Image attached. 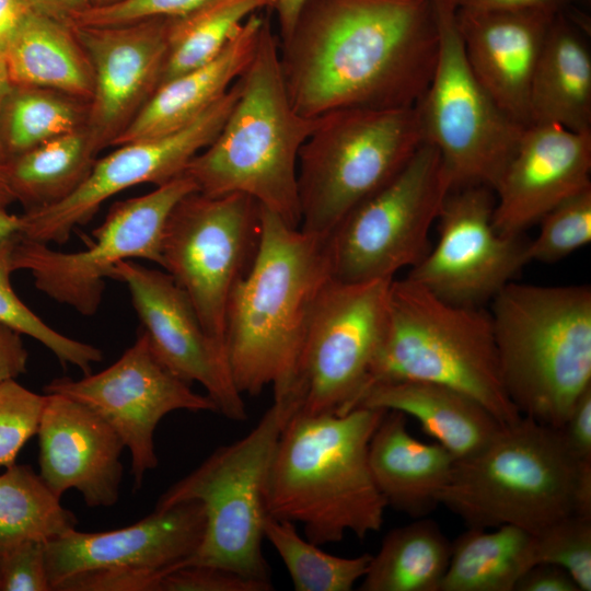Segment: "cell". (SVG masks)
<instances>
[{"mask_svg": "<svg viewBox=\"0 0 591 591\" xmlns=\"http://www.w3.org/2000/svg\"><path fill=\"white\" fill-rule=\"evenodd\" d=\"M439 53L432 0H306L279 48L293 108L415 106Z\"/></svg>", "mask_w": 591, "mask_h": 591, "instance_id": "1", "label": "cell"}, {"mask_svg": "<svg viewBox=\"0 0 591 591\" xmlns=\"http://www.w3.org/2000/svg\"><path fill=\"white\" fill-rule=\"evenodd\" d=\"M332 278L326 239L260 206L255 258L227 309L224 345L240 393L274 398L289 390L315 302Z\"/></svg>", "mask_w": 591, "mask_h": 591, "instance_id": "2", "label": "cell"}, {"mask_svg": "<svg viewBox=\"0 0 591 591\" xmlns=\"http://www.w3.org/2000/svg\"><path fill=\"white\" fill-rule=\"evenodd\" d=\"M385 409L296 412L278 440L266 479L267 514L303 526L306 540L334 544L380 531L387 507L369 464L370 440Z\"/></svg>", "mask_w": 591, "mask_h": 591, "instance_id": "3", "label": "cell"}, {"mask_svg": "<svg viewBox=\"0 0 591 591\" xmlns=\"http://www.w3.org/2000/svg\"><path fill=\"white\" fill-rule=\"evenodd\" d=\"M237 84V99L220 131L184 173L201 194L247 195L300 228L299 152L323 116L306 117L293 108L269 19Z\"/></svg>", "mask_w": 591, "mask_h": 591, "instance_id": "4", "label": "cell"}, {"mask_svg": "<svg viewBox=\"0 0 591 591\" xmlns=\"http://www.w3.org/2000/svg\"><path fill=\"white\" fill-rule=\"evenodd\" d=\"M505 389L522 416L560 428L591 387V288L506 285L489 312Z\"/></svg>", "mask_w": 591, "mask_h": 591, "instance_id": "5", "label": "cell"}, {"mask_svg": "<svg viewBox=\"0 0 591 591\" xmlns=\"http://www.w3.org/2000/svg\"><path fill=\"white\" fill-rule=\"evenodd\" d=\"M401 381L456 389L502 426L522 416L501 379L489 312L447 302L407 277L390 283L383 333L362 396Z\"/></svg>", "mask_w": 591, "mask_h": 591, "instance_id": "6", "label": "cell"}, {"mask_svg": "<svg viewBox=\"0 0 591 591\" xmlns=\"http://www.w3.org/2000/svg\"><path fill=\"white\" fill-rule=\"evenodd\" d=\"M589 471L591 461L572 455L559 428L521 416L479 451L455 460L438 500L468 528L513 525L536 534L576 513Z\"/></svg>", "mask_w": 591, "mask_h": 591, "instance_id": "7", "label": "cell"}, {"mask_svg": "<svg viewBox=\"0 0 591 591\" xmlns=\"http://www.w3.org/2000/svg\"><path fill=\"white\" fill-rule=\"evenodd\" d=\"M299 408L291 395L274 399L247 434L216 449L161 495L154 509L190 500L205 509L201 543L183 566L220 567L271 582L263 553L265 486L280 434Z\"/></svg>", "mask_w": 591, "mask_h": 591, "instance_id": "8", "label": "cell"}, {"mask_svg": "<svg viewBox=\"0 0 591 591\" xmlns=\"http://www.w3.org/2000/svg\"><path fill=\"white\" fill-rule=\"evenodd\" d=\"M417 106L345 108L323 115L299 152L300 229L327 237L425 142Z\"/></svg>", "mask_w": 591, "mask_h": 591, "instance_id": "9", "label": "cell"}, {"mask_svg": "<svg viewBox=\"0 0 591 591\" xmlns=\"http://www.w3.org/2000/svg\"><path fill=\"white\" fill-rule=\"evenodd\" d=\"M439 53L431 80L416 104L426 141L441 155L452 189L494 190L526 126L509 116L474 74L448 0H432Z\"/></svg>", "mask_w": 591, "mask_h": 591, "instance_id": "10", "label": "cell"}, {"mask_svg": "<svg viewBox=\"0 0 591 591\" xmlns=\"http://www.w3.org/2000/svg\"><path fill=\"white\" fill-rule=\"evenodd\" d=\"M452 189L437 148L426 141L385 186L352 209L326 237L332 277L392 280L430 250L429 232Z\"/></svg>", "mask_w": 591, "mask_h": 591, "instance_id": "11", "label": "cell"}, {"mask_svg": "<svg viewBox=\"0 0 591 591\" xmlns=\"http://www.w3.org/2000/svg\"><path fill=\"white\" fill-rule=\"evenodd\" d=\"M259 237L260 206L237 193L193 192L165 222L162 268L186 292L207 333L224 347L228 303L255 258Z\"/></svg>", "mask_w": 591, "mask_h": 591, "instance_id": "12", "label": "cell"}, {"mask_svg": "<svg viewBox=\"0 0 591 591\" xmlns=\"http://www.w3.org/2000/svg\"><path fill=\"white\" fill-rule=\"evenodd\" d=\"M185 173L148 194L115 202L94 241L79 252H59L19 234L13 270H27L35 287L55 301L91 316L102 302L105 279L121 260L141 258L163 266L162 235L174 206L196 192Z\"/></svg>", "mask_w": 591, "mask_h": 591, "instance_id": "13", "label": "cell"}, {"mask_svg": "<svg viewBox=\"0 0 591 591\" xmlns=\"http://www.w3.org/2000/svg\"><path fill=\"white\" fill-rule=\"evenodd\" d=\"M392 280L349 283L332 277L324 286L283 395L299 399L298 412L345 414L357 407L381 341Z\"/></svg>", "mask_w": 591, "mask_h": 591, "instance_id": "14", "label": "cell"}, {"mask_svg": "<svg viewBox=\"0 0 591 591\" xmlns=\"http://www.w3.org/2000/svg\"><path fill=\"white\" fill-rule=\"evenodd\" d=\"M44 392L84 404L114 429L131 454L134 491L141 488L146 473L158 465L154 431L165 415L181 409L218 413L208 395L194 392L189 383L157 359L142 329L108 368L80 380L54 379Z\"/></svg>", "mask_w": 591, "mask_h": 591, "instance_id": "15", "label": "cell"}, {"mask_svg": "<svg viewBox=\"0 0 591 591\" xmlns=\"http://www.w3.org/2000/svg\"><path fill=\"white\" fill-rule=\"evenodd\" d=\"M239 95L237 80L223 97L185 127L158 137L116 146L96 159L85 179L60 201L20 216L19 234L43 243L65 244L74 228L91 220L100 206L135 185H162L216 138Z\"/></svg>", "mask_w": 591, "mask_h": 591, "instance_id": "16", "label": "cell"}, {"mask_svg": "<svg viewBox=\"0 0 591 591\" xmlns=\"http://www.w3.org/2000/svg\"><path fill=\"white\" fill-rule=\"evenodd\" d=\"M494 208L488 186L451 189L437 218V243L406 277L452 304L491 301L528 264L526 243L497 232Z\"/></svg>", "mask_w": 591, "mask_h": 591, "instance_id": "17", "label": "cell"}, {"mask_svg": "<svg viewBox=\"0 0 591 591\" xmlns=\"http://www.w3.org/2000/svg\"><path fill=\"white\" fill-rule=\"evenodd\" d=\"M108 278L124 282L157 359L186 383L198 382L230 420L247 418L225 347L205 329L190 299L166 271L121 260Z\"/></svg>", "mask_w": 591, "mask_h": 591, "instance_id": "18", "label": "cell"}, {"mask_svg": "<svg viewBox=\"0 0 591 591\" xmlns=\"http://www.w3.org/2000/svg\"><path fill=\"white\" fill-rule=\"evenodd\" d=\"M72 26L93 69L85 127L101 152L113 146L159 86L167 55L169 18Z\"/></svg>", "mask_w": 591, "mask_h": 591, "instance_id": "19", "label": "cell"}, {"mask_svg": "<svg viewBox=\"0 0 591 591\" xmlns=\"http://www.w3.org/2000/svg\"><path fill=\"white\" fill-rule=\"evenodd\" d=\"M205 526L204 506L190 500L154 509L140 521L113 531L71 530L46 542L51 591L65 579L88 571H138L164 577L193 556Z\"/></svg>", "mask_w": 591, "mask_h": 591, "instance_id": "20", "label": "cell"}, {"mask_svg": "<svg viewBox=\"0 0 591 591\" xmlns=\"http://www.w3.org/2000/svg\"><path fill=\"white\" fill-rule=\"evenodd\" d=\"M590 173L591 134L530 124L494 187L495 229L521 235L557 205L591 188Z\"/></svg>", "mask_w": 591, "mask_h": 591, "instance_id": "21", "label": "cell"}, {"mask_svg": "<svg viewBox=\"0 0 591 591\" xmlns=\"http://www.w3.org/2000/svg\"><path fill=\"white\" fill-rule=\"evenodd\" d=\"M36 434L39 475L59 498L76 489L90 508L118 501L125 444L96 413L66 395L46 394Z\"/></svg>", "mask_w": 591, "mask_h": 591, "instance_id": "22", "label": "cell"}, {"mask_svg": "<svg viewBox=\"0 0 591 591\" xmlns=\"http://www.w3.org/2000/svg\"><path fill=\"white\" fill-rule=\"evenodd\" d=\"M556 13L543 10H456V24L474 74L514 120L530 125L533 74Z\"/></svg>", "mask_w": 591, "mask_h": 591, "instance_id": "23", "label": "cell"}, {"mask_svg": "<svg viewBox=\"0 0 591 591\" xmlns=\"http://www.w3.org/2000/svg\"><path fill=\"white\" fill-rule=\"evenodd\" d=\"M260 12L248 16L212 60L160 84L112 147L176 131L223 97L254 57L268 19Z\"/></svg>", "mask_w": 591, "mask_h": 591, "instance_id": "24", "label": "cell"}, {"mask_svg": "<svg viewBox=\"0 0 591 591\" xmlns=\"http://www.w3.org/2000/svg\"><path fill=\"white\" fill-rule=\"evenodd\" d=\"M455 459L439 443H426L407 429L406 415L386 410L369 444L373 479L387 507L415 519L439 505Z\"/></svg>", "mask_w": 591, "mask_h": 591, "instance_id": "25", "label": "cell"}, {"mask_svg": "<svg viewBox=\"0 0 591 591\" xmlns=\"http://www.w3.org/2000/svg\"><path fill=\"white\" fill-rule=\"evenodd\" d=\"M557 12L533 74L530 124L591 134V54L571 10Z\"/></svg>", "mask_w": 591, "mask_h": 591, "instance_id": "26", "label": "cell"}, {"mask_svg": "<svg viewBox=\"0 0 591 591\" xmlns=\"http://www.w3.org/2000/svg\"><path fill=\"white\" fill-rule=\"evenodd\" d=\"M359 406L397 410L414 417L422 430L455 460L479 451L502 426L473 397L451 386L428 381L373 386L362 396Z\"/></svg>", "mask_w": 591, "mask_h": 591, "instance_id": "27", "label": "cell"}, {"mask_svg": "<svg viewBox=\"0 0 591 591\" xmlns=\"http://www.w3.org/2000/svg\"><path fill=\"white\" fill-rule=\"evenodd\" d=\"M11 84L61 92L89 102L93 69L74 27L32 11L12 37L4 57Z\"/></svg>", "mask_w": 591, "mask_h": 591, "instance_id": "28", "label": "cell"}, {"mask_svg": "<svg viewBox=\"0 0 591 591\" xmlns=\"http://www.w3.org/2000/svg\"><path fill=\"white\" fill-rule=\"evenodd\" d=\"M533 565L532 533L513 525L468 528L451 543L440 591H515Z\"/></svg>", "mask_w": 591, "mask_h": 591, "instance_id": "29", "label": "cell"}, {"mask_svg": "<svg viewBox=\"0 0 591 591\" xmlns=\"http://www.w3.org/2000/svg\"><path fill=\"white\" fill-rule=\"evenodd\" d=\"M99 152L86 127L48 140L4 163L3 179L25 211L54 205L89 175Z\"/></svg>", "mask_w": 591, "mask_h": 591, "instance_id": "30", "label": "cell"}, {"mask_svg": "<svg viewBox=\"0 0 591 591\" xmlns=\"http://www.w3.org/2000/svg\"><path fill=\"white\" fill-rule=\"evenodd\" d=\"M451 542L426 517L391 530L361 579V591H440Z\"/></svg>", "mask_w": 591, "mask_h": 591, "instance_id": "31", "label": "cell"}, {"mask_svg": "<svg viewBox=\"0 0 591 591\" xmlns=\"http://www.w3.org/2000/svg\"><path fill=\"white\" fill-rule=\"evenodd\" d=\"M89 102L11 84L0 104V164L86 125Z\"/></svg>", "mask_w": 591, "mask_h": 591, "instance_id": "32", "label": "cell"}, {"mask_svg": "<svg viewBox=\"0 0 591 591\" xmlns=\"http://www.w3.org/2000/svg\"><path fill=\"white\" fill-rule=\"evenodd\" d=\"M77 524L76 515L32 466L5 467L0 475V554L24 542L51 541Z\"/></svg>", "mask_w": 591, "mask_h": 591, "instance_id": "33", "label": "cell"}, {"mask_svg": "<svg viewBox=\"0 0 591 591\" xmlns=\"http://www.w3.org/2000/svg\"><path fill=\"white\" fill-rule=\"evenodd\" d=\"M276 0H210L169 18L167 55L160 84L212 60L252 14ZM159 84V85H160Z\"/></svg>", "mask_w": 591, "mask_h": 591, "instance_id": "34", "label": "cell"}, {"mask_svg": "<svg viewBox=\"0 0 591 591\" xmlns=\"http://www.w3.org/2000/svg\"><path fill=\"white\" fill-rule=\"evenodd\" d=\"M264 536L276 549L296 591H350L366 575L372 555L339 557L303 538L294 523L269 514Z\"/></svg>", "mask_w": 591, "mask_h": 591, "instance_id": "35", "label": "cell"}, {"mask_svg": "<svg viewBox=\"0 0 591 591\" xmlns=\"http://www.w3.org/2000/svg\"><path fill=\"white\" fill-rule=\"evenodd\" d=\"M18 237L15 233L0 240V323L43 344L63 367L72 364L84 375L90 374L92 364L103 360L102 350L51 328L14 292L10 276L14 271L12 256Z\"/></svg>", "mask_w": 591, "mask_h": 591, "instance_id": "36", "label": "cell"}, {"mask_svg": "<svg viewBox=\"0 0 591 591\" xmlns=\"http://www.w3.org/2000/svg\"><path fill=\"white\" fill-rule=\"evenodd\" d=\"M536 237L526 243L528 263H555L591 242V188L564 200L540 221Z\"/></svg>", "mask_w": 591, "mask_h": 591, "instance_id": "37", "label": "cell"}, {"mask_svg": "<svg viewBox=\"0 0 591 591\" xmlns=\"http://www.w3.org/2000/svg\"><path fill=\"white\" fill-rule=\"evenodd\" d=\"M534 535L535 564L561 567L579 591L591 590V519L570 514Z\"/></svg>", "mask_w": 591, "mask_h": 591, "instance_id": "38", "label": "cell"}, {"mask_svg": "<svg viewBox=\"0 0 591 591\" xmlns=\"http://www.w3.org/2000/svg\"><path fill=\"white\" fill-rule=\"evenodd\" d=\"M46 394L10 379L0 383V468L15 463L24 444L36 434Z\"/></svg>", "mask_w": 591, "mask_h": 591, "instance_id": "39", "label": "cell"}, {"mask_svg": "<svg viewBox=\"0 0 591 591\" xmlns=\"http://www.w3.org/2000/svg\"><path fill=\"white\" fill-rule=\"evenodd\" d=\"M210 0H124L103 8H89L71 22L76 26H106L157 18L183 15Z\"/></svg>", "mask_w": 591, "mask_h": 591, "instance_id": "40", "label": "cell"}, {"mask_svg": "<svg viewBox=\"0 0 591 591\" xmlns=\"http://www.w3.org/2000/svg\"><path fill=\"white\" fill-rule=\"evenodd\" d=\"M0 591H51L46 542H24L0 554Z\"/></svg>", "mask_w": 591, "mask_h": 591, "instance_id": "41", "label": "cell"}, {"mask_svg": "<svg viewBox=\"0 0 591 591\" xmlns=\"http://www.w3.org/2000/svg\"><path fill=\"white\" fill-rule=\"evenodd\" d=\"M271 582L207 565H187L167 572L159 591H270Z\"/></svg>", "mask_w": 591, "mask_h": 591, "instance_id": "42", "label": "cell"}, {"mask_svg": "<svg viewBox=\"0 0 591 591\" xmlns=\"http://www.w3.org/2000/svg\"><path fill=\"white\" fill-rule=\"evenodd\" d=\"M559 429L572 455L580 462L591 461V387L579 397Z\"/></svg>", "mask_w": 591, "mask_h": 591, "instance_id": "43", "label": "cell"}, {"mask_svg": "<svg viewBox=\"0 0 591 591\" xmlns=\"http://www.w3.org/2000/svg\"><path fill=\"white\" fill-rule=\"evenodd\" d=\"M515 591H579V588L561 567L538 563L520 578Z\"/></svg>", "mask_w": 591, "mask_h": 591, "instance_id": "44", "label": "cell"}, {"mask_svg": "<svg viewBox=\"0 0 591 591\" xmlns=\"http://www.w3.org/2000/svg\"><path fill=\"white\" fill-rule=\"evenodd\" d=\"M455 10H543L560 12L584 0H448Z\"/></svg>", "mask_w": 591, "mask_h": 591, "instance_id": "45", "label": "cell"}, {"mask_svg": "<svg viewBox=\"0 0 591 591\" xmlns=\"http://www.w3.org/2000/svg\"><path fill=\"white\" fill-rule=\"evenodd\" d=\"M27 359L21 334L0 323V383L25 373Z\"/></svg>", "mask_w": 591, "mask_h": 591, "instance_id": "46", "label": "cell"}, {"mask_svg": "<svg viewBox=\"0 0 591 591\" xmlns=\"http://www.w3.org/2000/svg\"><path fill=\"white\" fill-rule=\"evenodd\" d=\"M32 11L27 0H0V59L2 61L12 37Z\"/></svg>", "mask_w": 591, "mask_h": 591, "instance_id": "47", "label": "cell"}, {"mask_svg": "<svg viewBox=\"0 0 591 591\" xmlns=\"http://www.w3.org/2000/svg\"><path fill=\"white\" fill-rule=\"evenodd\" d=\"M36 13L71 24L72 20L91 5L88 0H27Z\"/></svg>", "mask_w": 591, "mask_h": 591, "instance_id": "48", "label": "cell"}, {"mask_svg": "<svg viewBox=\"0 0 591 591\" xmlns=\"http://www.w3.org/2000/svg\"><path fill=\"white\" fill-rule=\"evenodd\" d=\"M305 2L306 0H276L274 9L277 14L281 42L291 34Z\"/></svg>", "mask_w": 591, "mask_h": 591, "instance_id": "49", "label": "cell"}, {"mask_svg": "<svg viewBox=\"0 0 591 591\" xmlns=\"http://www.w3.org/2000/svg\"><path fill=\"white\" fill-rule=\"evenodd\" d=\"M20 231V216L9 213L0 206V240Z\"/></svg>", "mask_w": 591, "mask_h": 591, "instance_id": "50", "label": "cell"}, {"mask_svg": "<svg viewBox=\"0 0 591 591\" xmlns=\"http://www.w3.org/2000/svg\"><path fill=\"white\" fill-rule=\"evenodd\" d=\"M13 201L15 200L3 179V176L1 173V166H0V206L7 207Z\"/></svg>", "mask_w": 591, "mask_h": 591, "instance_id": "51", "label": "cell"}, {"mask_svg": "<svg viewBox=\"0 0 591 591\" xmlns=\"http://www.w3.org/2000/svg\"><path fill=\"white\" fill-rule=\"evenodd\" d=\"M11 83L8 79L7 70L4 62L0 59V104L4 97L7 91L9 90Z\"/></svg>", "mask_w": 591, "mask_h": 591, "instance_id": "52", "label": "cell"}, {"mask_svg": "<svg viewBox=\"0 0 591 591\" xmlns=\"http://www.w3.org/2000/svg\"><path fill=\"white\" fill-rule=\"evenodd\" d=\"M88 1L91 8H103V7L113 5L124 0H88Z\"/></svg>", "mask_w": 591, "mask_h": 591, "instance_id": "53", "label": "cell"}]
</instances>
